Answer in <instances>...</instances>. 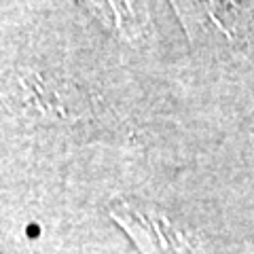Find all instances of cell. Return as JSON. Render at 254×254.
Listing matches in <instances>:
<instances>
[{
	"mask_svg": "<svg viewBox=\"0 0 254 254\" xmlns=\"http://www.w3.org/2000/svg\"><path fill=\"white\" fill-rule=\"evenodd\" d=\"M89 9L106 28H110L125 38L138 36L146 26V11H142L140 4L95 2V4H89Z\"/></svg>",
	"mask_w": 254,
	"mask_h": 254,
	"instance_id": "obj_2",
	"label": "cell"
},
{
	"mask_svg": "<svg viewBox=\"0 0 254 254\" xmlns=\"http://www.w3.org/2000/svg\"><path fill=\"white\" fill-rule=\"evenodd\" d=\"M26 110L43 119H68L78 110L76 91L66 81L47 72H26L17 78Z\"/></svg>",
	"mask_w": 254,
	"mask_h": 254,
	"instance_id": "obj_1",
	"label": "cell"
}]
</instances>
